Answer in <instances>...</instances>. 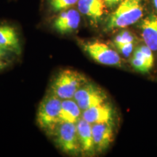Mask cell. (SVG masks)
<instances>
[{"instance_id": "12", "label": "cell", "mask_w": 157, "mask_h": 157, "mask_svg": "<svg viewBox=\"0 0 157 157\" xmlns=\"http://www.w3.org/2000/svg\"><path fill=\"white\" fill-rule=\"evenodd\" d=\"M81 151L84 154H93L95 150L92 131V124L81 117L76 123Z\"/></svg>"}, {"instance_id": "13", "label": "cell", "mask_w": 157, "mask_h": 157, "mask_svg": "<svg viewBox=\"0 0 157 157\" xmlns=\"http://www.w3.org/2000/svg\"><path fill=\"white\" fill-rule=\"evenodd\" d=\"M141 36L145 44L152 51L157 50V15H149L140 24Z\"/></svg>"}, {"instance_id": "23", "label": "cell", "mask_w": 157, "mask_h": 157, "mask_svg": "<svg viewBox=\"0 0 157 157\" xmlns=\"http://www.w3.org/2000/svg\"><path fill=\"white\" fill-rule=\"evenodd\" d=\"M153 2H154V7H156V9L157 10V0H153Z\"/></svg>"}, {"instance_id": "16", "label": "cell", "mask_w": 157, "mask_h": 157, "mask_svg": "<svg viewBox=\"0 0 157 157\" xmlns=\"http://www.w3.org/2000/svg\"><path fill=\"white\" fill-rule=\"evenodd\" d=\"M77 2L78 0H49L50 9L54 12L66 10Z\"/></svg>"}, {"instance_id": "7", "label": "cell", "mask_w": 157, "mask_h": 157, "mask_svg": "<svg viewBox=\"0 0 157 157\" xmlns=\"http://www.w3.org/2000/svg\"><path fill=\"white\" fill-rule=\"evenodd\" d=\"M80 21L81 16L77 10L74 9L66 10L54 20L52 26L60 34H66L78 29Z\"/></svg>"}, {"instance_id": "4", "label": "cell", "mask_w": 157, "mask_h": 157, "mask_svg": "<svg viewBox=\"0 0 157 157\" xmlns=\"http://www.w3.org/2000/svg\"><path fill=\"white\" fill-rule=\"evenodd\" d=\"M56 144L66 154H76L81 151L76 123L60 122L51 131Z\"/></svg>"}, {"instance_id": "18", "label": "cell", "mask_w": 157, "mask_h": 157, "mask_svg": "<svg viewBox=\"0 0 157 157\" xmlns=\"http://www.w3.org/2000/svg\"><path fill=\"white\" fill-rule=\"evenodd\" d=\"M140 48L142 50L143 55H144L147 63H148L149 67L151 68L153 67V65H154V56H153L152 50L146 44L140 46Z\"/></svg>"}, {"instance_id": "22", "label": "cell", "mask_w": 157, "mask_h": 157, "mask_svg": "<svg viewBox=\"0 0 157 157\" xmlns=\"http://www.w3.org/2000/svg\"><path fill=\"white\" fill-rule=\"evenodd\" d=\"M9 53H10V52H7V50H3V49L0 48V56L2 57V58H6L7 56H9Z\"/></svg>"}, {"instance_id": "3", "label": "cell", "mask_w": 157, "mask_h": 157, "mask_svg": "<svg viewBox=\"0 0 157 157\" xmlns=\"http://www.w3.org/2000/svg\"><path fill=\"white\" fill-rule=\"evenodd\" d=\"M62 99L50 93L43 98L39 105L36 121L39 126L45 130L52 131L59 123Z\"/></svg>"}, {"instance_id": "17", "label": "cell", "mask_w": 157, "mask_h": 157, "mask_svg": "<svg viewBox=\"0 0 157 157\" xmlns=\"http://www.w3.org/2000/svg\"><path fill=\"white\" fill-rule=\"evenodd\" d=\"M135 38L133 35L128 31H123L119 33L117 36L115 37L113 42L116 46L119 44H127V43L134 42Z\"/></svg>"}, {"instance_id": "11", "label": "cell", "mask_w": 157, "mask_h": 157, "mask_svg": "<svg viewBox=\"0 0 157 157\" xmlns=\"http://www.w3.org/2000/svg\"><path fill=\"white\" fill-rule=\"evenodd\" d=\"M78 9L93 23H98L106 11L105 0H78Z\"/></svg>"}, {"instance_id": "2", "label": "cell", "mask_w": 157, "mask_h": 157, "mask_svg": "<svg viewBox=\"0 0 157 157\" xmlns=\"http://www.w3.org/2000/svg\"><path fill=\"white\" fill-rule=\"evenodd\" d=\"M86 82L87 78L79 72L71 69L63 70L52 81L51 93L62 100L71 99Z\"/></svg>"}, {"instance_id": "19", "label": "cell", "mask_w": 157, "mask_h": 157, "mask_svg": "<svg viewBox=\"0 0 157 157\" xmlns=\"http://www.w3.org/2000/svg\"><path fill=\"white\" fill-rule=\"evenodd\" d=\"M118 50L120 51V52L124 56L128 57L130 56L133 51V42L127 43V44H119L116 46Z\"/></svg>"}, {"instance_id": "20", "label": "cell", "mask_w": 157, "mask_h": 157, "mask_svg": "<svg viewBox=\"0 0 157 157\" xmlns=\"http://www.w3.org/2000/svg\"><path fill=\"white\" fill-rule=\"evenodd\" d=\"M121 1L122 0H105L106 5L110 7H114V6L118 5L119 3H120Z\"/></svg>"}, {"instance_id": "5", "label": "cell", "mask_w": 157, "mask_h": 157, "mask_svg": "<svg viewBox=\"0 0 157 157\" xmlns=\"http://www.w3.org/2000/svg\"><path fill=\"white\" fill-rule=\"evenodd\" d=\"M83 50L96 62L106 66H121L122 64L119 55L107 44L99 42H86L82 43Z\"/></svg>"}, {"instance_id": "6", "label": "cell", "mask_w": 157, "mask_h": 157, "mask_svg": "<svg viewBox=\"0 0 157 157\" xmlns=\"http://www.w3.org/2000/svg\"><path fill=\"white\" fill-rule=\"evenodd\" d=\"M74 99L82 111L105 103L107 96L104 91L95 84L86 82L74 95Z\"/></svg>"}, {"instance_id": "21", "label": "cell", "mask_w": 157, "mask_h": 157, "mask_svg": "<svg viewBox=\"0 0 157 157\" xmlns=\"http://www.w3.org/2000/svg\"><path fill=\"white\" fill-rule=\"evenodd\" d=\"M7 66H8V63L7 62L5 58L0 56V71L5 69L6 67H7Z\"/></svg>"}, {"instance_id": "8", "label": "cell", "mask_w": 157, "mask_h": 157, "mask_svg": "<svg viewBox=\"0 0 157 157\" xmlns=\"http://www.w3.org/2000/svg\"><path fill=\"white\" fill-rule=\"evenodd\" d=\"M92 131L95 148L98 151L101 152L106 149L113 141L112 121L93 124Z\"/></svg>"}, {"instance_id": "9", "label": "cell", "mask_w": 157, "mask_h": 157, "mask_svg": "<svg viewBox=\"0 0 157 157\" xmlns=\"http://www.w3.org/2000/svg\"><path fill=\"white\" fill-rule=\"evenodd\" d=\"M82 118L90 124L112 121L113 111L109 103H104L82 111Z\"/></svg>"}, {"instance_id": "14", "label": "cell", "mask_w": 157, "mask_h": 157, "mask_svg": "<svg viewBox=\"0 0 157 157\" xmlns=\"http://www.w3.org/2000/svg\"><path fill=\"white\" fill-rule=\"evenodd\" d=\"M82 110L80 109L75 100L66 99L62 101L59 123H76L82 117Z\"/></svg>"}, {"instance_id": "1", "label": "cell", "mask_w": 157, "mask_h": 157, "mask_svg": "<svg viewBox=\"0 0 157 157\" xmlns=\"http://www.w3.org/2000/svg\"><path fill=\"white\" fill-rule=\"evenodd\" d=\"M143 15L141 0H122L110 15L106 28L108 30L125 28L137 22Z\"/></svg>"}, {"instance_id": "15", "label": "cell", "mask_w": 157, "mask_h": 157, "mask_svg": "<svg viewBox=\"0 0 157 157\" xmlns=\"http://www.w3.org/2000/svg\"><path fill=\"white\" fill-rule=\"evenodd\" d=\"M130 62L132 67L137 71L141 72V73H147L151 69L140 48H137L134 51V53H133L132 58H131Z\"/></svg>"}, {"instance_id": "10", "label": "cell", "mask_w": 157, "mask_h": 157, "mask_svg": "<svg viewBox=\"0 0 157 157\" xmlns=\"http://www.w3.org/2000/svg\"><path fill=\"white\" fill-rule=\"evenodd\" d=\"M0 48L12 53L21 54V43L14 27L5 24L0 25Z\"/></svg>"}]
</instances>
